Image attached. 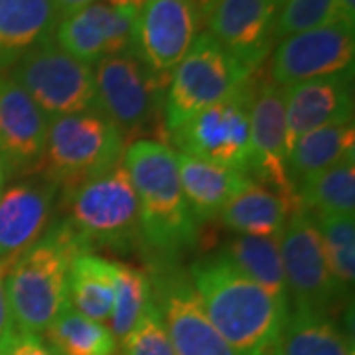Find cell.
Instances as JSON below:
<instances>
[{
	"label": "cell",
	"mask_w": 355,
	"mask_h": 355,
	"mask_svg": "<svg viewBox=\"0 0 355 355\" xmlns=\"http://www.w3.org/2000/svg\"><path fill=\"white\" fill-rule=\"evenodd\" d=\"M205 316L237 355H277L288 302L247 279L221 253L190 266Z\"/></svg>",
	"instance_id": "1"
},
{
	"label": "cell",
	"mask_w": 355,
	"mask_h": 355,
	"mask_svg": "<svg viewBox=\"0 0 355 355\" xmlns=\"http://www.w3.org/2000/svg\"><path fill=\"white\" fill-rule=\"evenodd\" d=\"M137 193L140 233L160 257H176L198 241V223L191 216L178 176L176 150L156 139H137L123 154Z\"/></svg>",
	"instance_id": "2"
},
{
	"label": "cell",
	"mask_w": 355,
	"mask_h": 355,
	"mask_svg": "<svg viewBox=\"0 0 355 355\" xmlns=\"http://www.w3.org/2000/svg\"><path fill=\"white\" fill-rule=\"evenodd\" d=\"M91 251L67 221L51 225L38 241L16 257L6 279L14 328L44 336L69 306L67 280L77 254Z\"/></svg>",
	"instance_id": "3"
},
{
	"label": "cell",
	"mask_w": 355,
	"mask_h": 355,
	"mask_svg": "<svg viewBox=\"0 0 355 355\" xmlns=\"http://www.w3.org/2000/svg\"><path fill=\"white\" fill-rule=\"evenodd\" d=\"M64 196L65 221L89 247L128 251L142 239L139 202L123 160L65 190Z\"/></svg>",
	"instance_id": "4"
},
{
	"label": "cell",
	"mask_w": 355,
	"mask_h": 355,
	"mask_svg": "<svg viewBox=\"0 0 355 355\" xmlns=\"http://www.w3.org/2000/svg\"><path fill=\"white\" fill-rule=\"evenodd\" d=\"M127 142L97 111L48 119L44 172L60 190L97 176L123 160Z\"/></svg>",
	"instance_id": "5"
},
{
	"label": "cell",
	"mask_w": 355,
	"mask_h": 355,
	"mask_svg": "<svg viewBox=\"0 0 355 355\" xmlns=\"http://www.w3.org/2000/svg\"><path fill=\"white\" fill-rule=\"evenodd\" d=\"M253 73L209 32L198 36L184 60L174 67L166 89L164 119L168 135L207 107L227 99Z\"/></svg>",
	"instance_id": "6"
},
{
	"label": "cell",
	"mask_w": 355,
	"mask_h": 355,
	"mask_svg": "<svg viewBox=\"0 0 355 355\" xmlns=\"http://www.w3.org/2000/svg\"><path fill=\"white\" fill-rule=\"evenodd\" d=\"M93 73L95 111L119 128L125 142L140 139L164 105V76L153 71L135 51L103 58Z\"/></svg>",
	"instance_id": "7"
},
{
	"label": "cell",
	"mask_w": 355,
	"mask_h": 355,
	"mask_svg": "<svg viewBox=\"0 0 355 355\" xmlns=\"http://www.w3.org/2000/svg\"><path fill=\"white\" fill-rule=\"evenodd\" d=\"M14 81L32 97L46 119L95 111V73L91 65L46 40L12 67Z\"/></svg>",
	"instance_id": "8"
},
{
	"label": "cell",
	"mask_w": 355,
	"mask_h": 355,
	"mask_svg": "<svg viewBox=\"0 0 355 355\" xmlns=\"http://www.w3.org/2000/svg\"><path fill=\"white\" fill-rule=\"evenodd\" d=\"M254 76L221 103L207 107L170 132L178 153L191 154L243 174H251V123L249 107Z\"/></svg>",
	"instance_id": "9"
},
{
	"label": "cell",
	"mask_w": 355,
	"mask_h": 355,
	"mask_svg": "<svg viewBox=\"0 0 355 355\" xmlns=\"http://www.w3.org/2000/svg\"><path fill=\"white\" fill-rule=\"evenodd\" d=\"M284 282L292 308L328 314L343 292L331 277L316 216L296 207L279 235Z\"/></svg>",
	"instance_id": "10"
},
{
	"label": "cell",
	"mask_w": 355,
	"mask_h": 355,
	"mask_svg": "<svg viewBox=\"0 0 355 355\" xmlns=\"http://www.w3.org/2000/svg\"><path fill=\"white\" fill-rule=\"evenodd\" d=\"M355 24H328L280 40L270 60V81L292 87L318 77L354 71Z\"/></svg>",
	"instance_id": "11"
},
{
	"label": "cell",
	"mask_w": 355,
	"mask_h": 355,
	"mask_svg": "<svg viewBox=\"0 0 355 355\" xmlns=\"http://www.w3.org/2000/svg\"><path fill=\"white\" fill-rule=\"evenodd\" d=\"M286 89L275 81L254 79L249 107L251 123V174L253 182L277 191L298 205L296 190L288 178V146H286Z\"/></svg>",
	"instance_id": "12"
},
{
	"label": "cell",
	"mask_w": 355,
	"mask_h": 355,
	"mask_svg": "<svg viewBox=\"0 0 355 355\" xmlns=\"http://www.w3.org/2000/svg\"><path fill=\"white\" fill-rule=\"evenodd\" d=\"M153 298L174 355H237L205 316L186 275L172 268L156 275Z\"/></svg>",
	"instance_id": "13"
},
{
	"label": "cell",
	"mask_w": 355,
	"mask_h": 355,
	"mask_svg": "<svg viewBox=\"0 0 355 355\" xmlns=\"http://www.w3.org/2000/svg\"><path fill=\"white\" fill-rule=\"evenodd\" d=\"M200 18L196 0H148L137 12L132 51L156 73H172L196 40Z\"/></svg>",
	"instance_id": "14"
},
{
	"label": "cell",
	"mask_w": 355,
	"mask_h": 355,
	"mask_svg": "<svg viewBox=\"0 0 355 355\" xmlns=\"http://www.w3.org/2000/svg\"><path fill=\"white\" fill-rule=\"evenodd\" d=\"M48 119L10 76L0 73V166L4 176H30L44 168Z\"/></svg>",
	"instance_id": "15"
},
{
	"label": "cell",
	"mask_w": 355,
	"mask_h": 355,
	"mask_svg": "<svg viewBox=\"0 0 355 355\" xmlns=\"http://www.w3.org/2000/svg\"><path fill=\"white\" fill-rule=\"evenodd\" d=\"M137 10L97 0L83 10L60 20L55 44L83 64H99L103 58L127 53L135 48Z\"/></svg>",
	"instance_id": "16"
},
{
	"label": "cell",
	"mask_w": 355,
	"mask_h": 355,
	"mask_svg": "<svg viewBox=\"0 0 355 355\" xmlns=\"http://www.w3.org/2000/svg\"><path fill=\"white\" fill-rule=\"evenodd\" d=\"M279 6L280 0H221L207 16L209 34L254 71L275 44Z\"/></svg>",
	"instance_id": "17"
},
{
	"label": "cell",
	"mask_w": 355,
	"mask_h": 355,
	"mask_svg": "<svg viewBox=\"0 0 355 355\" xmlns=\"http://www.w3.org/2000/svg\"><path fill=\"white\" fill-rule=\"evenodd\" d=\"M352 73L318 77L286 87V146L318 128L354 125Z\"/></svg>",
	"instance_id": "18"
},
{
	"label": "cell",
	"mask_w": 355,
	"mask_h": 355,
	"mask_svg": "<svg viewBox=\"0 0 355 355\" xmlns=\"http://www.w3.org/2000/svg\"><path fill=\"white\" fill-rule=\"evenodd\" d=\"M58 190L48 178H36L0 191V259L20 257L46 233Z\"/></svg>",
	"instance_id": "19"
},
{
	"label": "cell",
	"mask_w": 355,
	"mask_h": 355,
	"mask_svg": "<svg viewBox=\"0 0 355 355\" xmlns=\"http://www.w3.org/2000/svg\"><path fill=\"white\" fill-rule=\"evenodd\" d=\"M178 176L196 223L211 221L221 214L231 198L251 182L243 172L186 153H176Z\"/></svg>",
	"instance_id": "20"
},
{
	"label": "cell",
	"mask_w": 355,
	"mask_h": 355,
	"mask_svg": "<svg viewBox=\"0 0 355 355\" xmlns=\"http://www.w3.org/2000/svg\"><path fill=\"white\" fill-rule=\"evenodd\" d=\"M55 26L51 0H0V71L50 40Z\"/></svg>",
	"instance_id": "21"
},
{
	"label": "cell",
	"mask_w": 355,
	"mask_h": 355,
	"mask_svg": "<svg viewBox=\"0 0 355 355\" xmlns=\"http://www.w3.org/2000/svg\"><path fill=\"white\" fill-rule=\"evenodd\" d=\"M300 207L259 182H249L221 209V223L249 237H279L291 214Z\"/></svg>",
	"instance_id": "22"
},
{
	"label": "cell",
	"mask_w": 355,
	"mask_h": 355,
	"mask_svg": "<svg viewBox=\"0 0 355 355\" xmlns=\"http://www.w3.org/2000/svg\"><path fill=\"white\" fill-rule=\"evenodd\" d=\"M67 298L79 314L107 324L114 302V261L91 251L77 254L69 268Z\"/></svg>",
	"instance_id": "23"
},
{
	"label": "cell",
	"mask_w": 355,
	"mask_h": 355,
	"mask_svg": "<svg viewBox=\"0 0 355 355\" xmlns=\"http://www.w3.org/2000/svg\"><path fill=\"white\" fill-rule=\"evenodd\" d=\"M277 355H354V343L328 314L292 308Z\"/></svg>",
	"instance_id": "24"
},
{
	"label": "cell",
	"mask_w": 355,
	"mask_h": 355,
	"mask_svg": "<svg viewBox=\"0 0 355 355\" xmlns=\"http://www.w3.org/2000/svg\"><path fill=\"white\" fill-rule=\"evenodd\" d=\"M352 154H355L354 125L324 127L300 137L291 146L286 160L294 190L304 180L316 176Z\"/></svg>",
	"instance_id": "25"
},
{
	"label": "cell",
	"mask_w": 355,
	"mask_h": 355,
	"mask_svg": "<svg viewBox=\"0 0 355 355\" xmlns=\"http://www.w3.org/2000/svg\"><path fill=\"white\" fill-rule=\"evenodd\" d=\"M298 205L314 216L355 214V154L296 186Z\"/></svg>",
	"instance_id": "26"
},
{
	"label": "cell",
	"mask_w": 355,
	"mask_h": 355,
	"mask_svg": "<svg viewBox=\"0 0 355 355\" xmlns=\"http://www.w3.org/2000/svg\"><path fill=\"white\" fill-rule=\"evenodd\" d=\"M221 254L231 265L237 266L247 279L257 282L280 300L288 302L279 237L237 235L223 247Z\"/></svg>",
	"instance_id": "27"
},
{
	"label": "cell",
	"mask_w": 355,
	"mask_h": 355,
	"mask_svg": "<svg viewBox=\"0 0 355 355\" xmlns=\"http://www.w3.org/2000/svg\"><path fill=\"white\" fill-rule=\"evenodd\" d=\"M46 342L60 355H119V343L107 324L67 306L46 330Z\"/></svg>",
	"instance_id": "28"
},
{
	"label": "cell",
	"mask_w": 355,
	"mask_h": 355,
	"mask_svg": "<svg viewBox=\"0 0 355 355\" xmlns=\"http://www.w3.org/2000/svg\"><path fill=\"white\" fill-rule=\"evenodd\" d=\"M150 302L153 279L137 266L114 261V302L107 328L116 343L123 342L132 331Z\"/></svg>",
	"instance_id": "29"
},
{
	"label": "cell",
	"mask_w": 355,
	"mask_h": 355,
	"mask_svg": "<svg viewBox=\"0 0 355 355\" xmlns=\"http://www.w3.org/2000/svg\"><path fill=\"white\" fill-rule=\"evenodd\" d=\"M316 221L328 268L345 296L355 280V217L318 216Z\"/></svg>",
	"instance_id": "30"
},
{
	"label": "cell",
	"mask_w": 355,
	"mask_h": 355,
	"mask_svg": "<svg viewBox=\"0 0 355 355\" xmlns=\"http://www.w3.org/2000/svg\"><path fill=\"white\" fill-rule=\"evenodd\" d=\"M338 18V0H284L275 20V42Z\"/></svg>",
	"instance_id": "31"
},
{
	"label": "cell",
	"mask_w": 355,
	"mask_h": 355,
	"mask_svg": "<svg viewBox=\"0 0 355 355\" xmlns=\"http://www.w3.org/2000/svg\"><path fill=\"white\" fill-rule=\"evenodd\" d=\"M121 349L123 355H174L162 316L154 304V298L140 316L139 324L121 342Z\"/></svg>",
	"instance_id": "32"
},
{
	"label": "cell",
	"mask_w": 355,
	"mask_h": 355,
	"mask_svg": "<svg viewBox=\"0 0 355 355\" xmlns=\"http://www.w3.org/2000/svg\"><path fill=\"white\" fill-rule=\"evenodd\" d=\"M0 355H60L44 336L12 328L0 340Z\"/></svg>",
	"instance_id": "33"
},
{
	"label": "cell",
	"mask_w": 355,
	"mask_h": 355,
	"mask_svg": "<svg viewBox=\"0 0 355 355\" xmlns=\"http://www.w3.org/2000/svg\"><path fill=\"white\" fill-rule=\"evenodd\" d=\"M16 257L10 259H0V340L14 328L12 312L8 304V291H6V279L12 268Z\"/></svg>",
	"instance_id": "34"
},
{
	"label": "cell",
	"mask_w": 355,
	"mask_h": 355,
	"mask_svg": "<svg viewBox=\"0 0 355 355\" xmlns=\"http://www.w3.org/2000/svg\"><path fill=\"white\" fill-rule=\"evenodd\" d=\"M51 2H53V10H55V16H58V22H60L67 16L83 10L85 6L97 2V0H51Z\"/></svg>",
	"instance_id": "35"
},
{
	"label": "cell",
	"mask_w": 355,
	"mask_h": 355,
	"mask_svg": "<svg viewBox=\"0 0 355 355\" xmlns=\"http://www.w3.org/2000/svg\"><path fill=\"white\" fill-rule=\"evenodd\" d=\"M196 2H198V8H200V16L207 18L209 14L214 12V8H216L221 0H196Z\"/></svg>",
	"instance_id": "36"
},
{
	"label": "cell",
	"mask_w": 355,
	"mask_h": 355,
	"mask_svg": "<svg viewBox=\"0 0 355 355\" xmlns=\"http://www.w3.org/2000/svg\"><path fill=\"white\" fill-rule=\"evenodd\" d=\"M4 170H2V166H0V191H2V186H4Z\"/></svg>",
	"instance_id": "37"
}]
</instances>
